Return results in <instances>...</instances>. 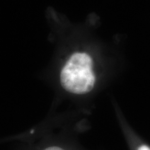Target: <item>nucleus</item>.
Returning <instances> with one entry per match:
<instances>
[{
  "label": "nucleus",
  "mask_w": 150,
  "mask_h": 150,
  "mask_svg": "<svg viewBox=\"0 0 150 150\" xmlns=\"http://www.w3.org/2000/svg\"><path fill=\"white\" fill-rule=\"evenodd\" d=\"M138 150H150V148L147 145H142L138 148Z\"/></svg>",
  "instance_id": "obj_3"
},
{
  "label": "nucleus",
  "mask_w": 150,
  "mask_h": 150,
  "mask_svg": "<svg viewBox=\"0 0 150 150\" xmlns=\"http://www.w3.org/2000/svg\"><path fill=\"white\" fill-rule=\"evenodd\" d=\"M60 82L65 91L83 95L93 91L96 82L94 60L85 50H76L67 58L60 72Z\"/></svg>",
  "instance_id": "obj_1"
},
{
  "label": "nucleus",
  "mask_w": 150,
  "mask_h": 150,
  "mask_svg": "<svg viewBox=\"0 0 150 150\" xmlns=\"http://www.w3.org/2000/svg\"><path fill=\"white\" fill-rule=\"evenodd\" d=\"M43 150H64L62 148L59 147H56V146H52V147H50L46 148V149H43Z\"/></svg>",
  "instance_id": "obj_2"
}]
</instances>
